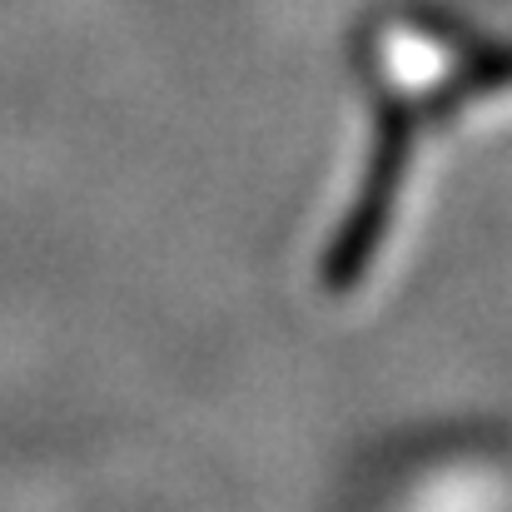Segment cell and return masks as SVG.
I'll list each match as a JSON object with an SVG mask.
<instances>
[{"label":"cell","mask_w":512,"mask_h":512,"mask_svg":"<svg viewBox=\"0 0 512 512\" xmlns=\"http://www.w3.org/2000/svg\"><path fill=\"white\" fill-rule=\"evenodd\" d=\"M512 85V45H498V50H473V60L428 100V110L448 115L458 110L463 100H478V95H493V90H508Z\"/></svg>","instance_id":"cell-2"},{"label":"cell","mask_w":512,"mask_h":512,"mask_svg":"<svg viewBox=\"0 0 512 512\" xmlns=\"http://www.w3.org/2000/svg\"><path fill=\"white\" fill-rule=\"evenodd\" d=\"M413 125L418 115L403 105V100H383L378 105V135H373V160L363 174V189L353 199V209L343 214L339 234L324 254V289L329 294H348L363 284L383 234H388V219L398 209V189H403V174L413 160Z\"/></svg>","instance_id":"cell-1"}]
</instances>
